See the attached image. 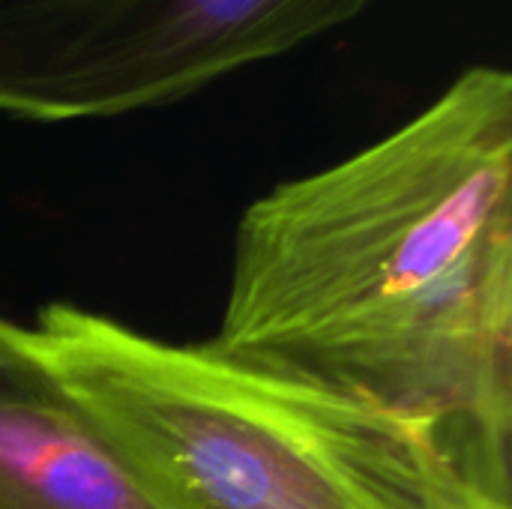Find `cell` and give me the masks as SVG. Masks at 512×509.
I'll return each instance as SVG.
<instances>
[{
  "instance_id": "277c9868",
  "label": "cell",
  "mask_w": 512,
  "mask_h": 509,
  "mask_svg": "<svg viewBox=\"0 0 512 509\" xmlns=\"http://www.w3.org/2000/svg\"><path fill=\"white\" fill-rule=\"evenodd\" d=\"M0 509H165L54 390L0 399Z\"/></svg>"
},
{
  "instance_id": "6da1fadb",
  "label": "cell",
  "mask_w": 512,
  "mask_h": 509,
  "mask_svg": "<svg viewBox=\"0 0 512 509\" xmlns=\"http://www.w3.org/2000/svg\"><path fill=\"white\" fill-rule=\"evenodd\" d=\"M204 345L423 423L512 486L510 72L471 66L381 141L255 198Z\"/></svg>"
},
{
  "instance_id": "7a4b0ae2",
  "label": "cell",
  "mask_w": 512,
  "mask_h": 509,
  "mask_svg": "<svg viewBox=\"0 0 512 509\" xmlns=\"http://www.w3.org/2000/svg\"><path fill=\"white\" fill-rule=\"evenodd\" d=\"M21 342L165 509H512L435 429L51 303Z\"/></svg>"
},
{
  "instance_id": "3957f363",
  "label": "cell",
  "mask_w": 512,
  "mask_h": 509,
  "mask_svg": "<svg viewBox=\"0 0 512 509\" xmlns=\"http://www.w3.org/2000/svg\"><path fill=\"white\" fill-rule=\"evenodd\" d=\"M375 0H0V114L102 120L180 102Z\"/></svg>"
},
{
  "instance_id": "5b68a950",
  "label": "cell",
  "mask_w": 512,
  "mask_h": 509,
  "mask_svg": "<svg viewBox=\"0 0 512 509\" xmlns=\"http://www.w3.org/2000/svg\"><path fill=\"white\" fill-rule=\"evenodd\" d=\"M21 324L0 315V399L12 396H42L54 393L45 372L33 363L21 342Z\"/></svg>"
}]
</instances>
